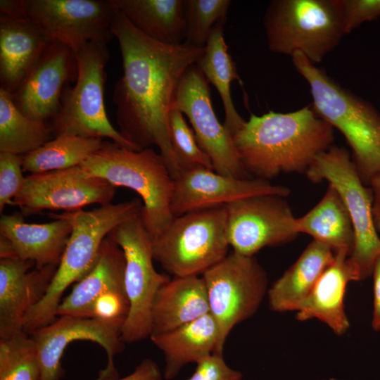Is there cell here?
<instances>
[{
	"instance_id": "1",
	"label": "cell",
	"mask_w": 380,
	"mask_h": 380,
	"mask_svg": "<svg viewBox=\"0 0 380 380\" xmlns=\"http://www.w3.org/2000/svg\"><path fill=\"white\" fill-rule=\"evenodd\" d=\"M112 30L123 69L113 96L119 132L139 150L156 146L175 179L179 170L170 143L169 115L180 80L205 46L153 40L116 8Z\"/></svg>"
},
{
	"instance_id": "2",
	"label": "cell",
	"mask_w": 380,
	"mask_h": 380,
	"mask_svg": "<svg viewBox=\"0 0 380 380\" xmlns=\"http://www.w3.org/2000/svg\"><path fill=\"white\" fill-rule=\"evenodd\" d=\"M334 128L312 105L282 113L251 114L232 135L247 173L268 180L281 172H306L334 141Z\"/></svg>"
},
{
	"instance_id": "3",
	"label": "cell",
	"mask_w": 380,
	"mask_h": 380,
	"mask_svg": "<svg viewBox=\"0 0 380 380\" xmlns=\"http://www.w3.org/2000/svg\"><path fill=\"white\" fill-rule=\"evenodd\" d=\"M137 198L110 203L91 210L49 213L53 219L66 221L71 234L56 272L42 299L27 313L23 330L32 334L55 319L64 291L81 280L95 265L104 239L118 225L141 213Z\"/></svg>"
},
{
	"instance_id": "4",
	"label": "cell",
	"mask_w": 380,
	"mask_h": 380,
	"mask_svg": "<svg viewBox=\"0 0 380 380\" xmlns=\"http://www.w3.org/2000/svg\"><path fill=\"white\" fill-rule=\"evenodd\" d=\"M291 58L296 71L310 87L315 112L343 134L362 182L369 186L380 174V113L301 53Z\"/></svg>"
},
{
	"instance_id": "5",
	"label": "cell",
	"mask_w": 380,
	"mask_h": 380,
	"mask_svg": "<svg viewBox=\"0 0 380 380\" xmlns=\"http://www.w3.org/2000/svg\"><path fill=\"white\" fill-rule=\"evenodd\" d=\"M89 176L102 178L115 186H124L141 198V217L152 240L174 217L170 204L175 179L161 154L151 148L133 151L113 141L102 146L80 165Z\"/></svg>"
},
{
	"instance_id": "6",
	"label": "cell",
	"mask_w": 380,
	"mask_h": 380,
	"mask_svg": "<svg viewBox=\"0 0 380 380\" xmlns=\"http://www.w3.org/2000/svg\"><path fill=\"white\" fill-rule=\"evenodd\" d=\"M269 49L320 63L346 34L338 0H274L264 16Z\"/></svg>"
},
{
	"instance_id": "7",
	"label": "cell",
	"mask_w": 380,
	"mask_h": 380,
	"mask_svg": "<svg viewBox=\"0 0 380 380\" xmlns=\"http://www.w3.org/2000/svg\"><path fill=\"white\" fill-rule=\"evenodd\" d=\"M225 205L174 217L152 240L153 259L174 277L203 275L228 255Z\"/></svg>"
},
{
	"instance_id": "8",
	"label": "cell",
	"mask_w": 380,
	"mask_h": 380,
	"mask_svg": "<svg viewBox=\"0 0 380 380\" xmlns=\"http://www.w3.org/2000/svg\"><path fill=\"white\" fill-rule=\"evenodd\" d=\"M107 43L89 42L75 53L77 77L73 88L62 96L61 106L49 125L54 137L63 134L84 138H107L133 151H140L109 121L104 102Z\"/></svg>"
},
{
	"instance_id": "9",
	"label": "cell",
	"mask_w": 380,
	"mask_h": 380,
	"mask_svg": "<svg viewBox=\"0 0 380 380\" xmlns=\"http://www.w3.org/2000/svg\"><path fill=\"white\" fill-rule=\"evenodd\" d=\"M305 173L313 182L327 180L341 197L355 234L353 251L348 258L360 281L368 278L380 255V238L372 216V188L363 184L349 153L343 147L332 146L318 155Z\"/></svg>"
},
{
	"instance_id": "10",
	"label": "cell",
	"mask_w": 380,
	"mask_h": 380,
	"mask_svg": "<svg viewBox=\"0 0 380 380\" xmlns=\"http://www.w3.org/2000/svg\"><path fill=\"white\" fill-rule=\"evenodd\" d=\"M209 313L218 328L215 354L223 355L231 331L251 318L267 293V276L253 256L234 251L208 270L203 275Z\"/></svg>"
},
{
	"instance_id": "11",
	"label": "cell",
	"mask_w": 380,
	"mask_h": 380,
	"mask_svg": "<svg viewBox=\"0 0 380 380\" xmlns=\"http://www.w3.org/2000/svg\"><path fill=\"white\" fill-rule=\"evenodd\" d=\"M108 236L125 255L124 283L129 308L122 327L121 339L124 343H132L150 337L154 298L170 278L154 267L152 239L141 215L122 222Z\"/></svg>"
},
{
	"instance_id": "12",
	"label": "cell",
	"mask_w": 380,
	"mask_h": 380,
	"mask_svg": "<svg viewBox=\"0 0 380 380\" xmlns=\"http://www.w3.org/2000/svg\"><path fill=\"white\" fill-rule=\"evenodd\" d=\"M30 20L49 42H58L75 53L92 41L113 37L115 7L110 0H26Z\"/></svg>"
},
{
	"instance_id": "13",
	"label": "cell",
	"mask_w": 380,
	"mask_h": 380,
	"mask_svg": "<svg viewBox=\"0 0 380 380\" xmlns=\"http://www.w3.org/2000/svg\"><path fill=\"white\" fill-rule=\"evenodd\" d=\"M125 319L103 320L60 316L53 322L30 334L37 349L41 366L39 380H61L65 374L61 359L68 346L76 341H90L99 344L107 355L106 367L99 373L98 379L118 378L114 357L125 347L121 339L122 327Z\"/></svg>"
},
{
	"instance_id": "14",
	"label": "cell",
	"mask_w": 380,
	"mask_h": 380,
	"mask_svg": "<svg viewBox=\"0 0 380 380\" xmlns=\"http://www.w3.org/2000/svg\"><path fill=\"white\" fill-rule=\"evenodd\" d=\"M185 115L196 141L210 158L214 171L229 177L248 178L232 135L214 111L209 83L196 64L185 72L176 89L172 106Z\"/></svg>"
},
{
	"instance_id": "15",
	"label": "cell",
	"mask_w": 380,
	"mask_h": 380,
	"mask_svg": "<svg viewBox=\"0 0 380 380\" xmlns=\"http://www.w3.org/2000/svg\"><path fill=\"white\" fill-rule=\"evenodd\" d=\"M283 198L259 195L225 205L227 238L233 251L253 256L265 247L284 244L296 237V217Z\"/></svg>"
},
{
	"instance_id": "16",
	"label": "cell",
	"mask_w": 380,
	"mask_h": 380,
	"mask_svg": "<svg viewBox=\"0 0 380 380\" xmlns=\"http://www.w3.org/2000/svg\"><path fill=\"white\" fill-rule=\"evenodd\" d=\"M115 192L116 186L87 175L79 165L27 176L11 205L23 216L44 210L75 211L91 204H110Z\"/></svg>"
},
{
	"instance_id": "17",
	"label": "cell",
	"mask_w": 380,
	"mask_h": 380,
	"mask_svg": "<svg viewBox=\"0 0 380 380\" xmlns=\"http://www.w3.org/2000/svg\"><path fill=\"white\" fill-rule=\"evenodd\" d=\"M289 188L259 178H238L213 170L197 168L180 172L175 179L170 209L174 217L186 213L224 206L259 195L286 197Z\"/></svg>"
},
{
	"instance_id": "18",
	"label": "cell",
	"mask_w": 380,
	"mask_h": 380,
	"mask_svg": "<svg viewBox=\"0 0 380 380\" xmlns=\"http://www.w3.org/2000/svg\"><path fill=\"white\" fill-rule=\"evenodd\" d=\"M77 77L75 52L58 42L44 51L11 95L18 110L27 117L46 122L59 112L63 87Z\"/></svg>"
},
{
	"instance_id": "19",
	"label": "cell",
	"mask_w": 380,
	"mask_h": 380,
	"mask_svg": "<svg viewBox=\"0 0 380 380\" xmlns=\"http://www.w3.org/2000/svg\"><path fill=\"white\" fill-rule=\"evenodd\" d=\"M18 258L0 260V337L23 330L30 310L44 297L58 266L31 270Z\"/></svg>"
},
{
	"instance_id": "20",
	"label": "cell",
	"mask_w": 380,
	"mask_h": 380,
	"mask_svg": "<svg viewBox=\"0 0 380 380\" xmlns=\"http://www.w3.org/2000/svg\"><path fill=\"white\" fill-rule=\"evenodd\" d=\"M70 234V225L61 219L44 224L27 223L20 214L0 219V236L8 242L15 258L32 262L36 268L58 266Z\"/></svg>"
},
{
	"instance_id": "21",
	"label": "cell",
	"mask_w": 380,
	"mask_h": 380,
	"mask_svg": "<svg viewBox=\"0 0 380 380\" xmlns=\"http://www.w3.org/2000/svg\"><path fill=\"white\" fill-rule=\"evenodd\" d=\"M348 257L343 252L335 253L332 262L297 311V319H318L338 336L348 331L350 323L344 308L346 286L350 281H360L358 272Z\"/></svg>"
},
{
	"instance_id": "22",
	"label": "cell",
	"mask_w": 380,
	"mask_h": 380,
	"mask_svg": "<svg viewBox=\"0 0 380 380\" xmlns=\"http://www.w3.org/2000/svg\"><path fill=\"white\" fill-rule=\"evenodd\" d=\"M125 260L122 250L109 236L103 241L92 269L60 303L56 316L91 318L95 300L109 291L125 293Z\"/></svg>"
},
{
	"instance_id": "23",
	"label": "cell",
	"mask_w": 380,
	"mask_h": 380,
	"mask_svg": "<svg viewBox=\"0 0 380 380\" xmlns=\"http://www.w3.org/2000/svg\"><path fill=\"white\" fill-rule=\"evenodd\" d=\"M49 43L30 20L0 14V89L13 94Z\"/></svg>"
},
{
	"instance_id": "24",
	"label": "cell",
	"mask_w": 380,
	"mask_h": 380,
	"mask_svg": "<svg viewBox=\"0 0 380 380\" xmlns=\"http://www.w3.org/2000/svg\"><path fill=\"white\" fill-rule=\"evenodd\" d=\"M208 313V300L202 276L174 277L154 298L151 336L171 331Z\"/></svg>"
},
{
	"instance_id": "25",
	"label": "cell",
	"mask_w": 380,
	"mask_h": 380,
	"mask_svg": "<svg viewBox=\"0 0 380 380\" xmlns=\"http://www.w3.org/2000/svg\"><path fill=\"white\" fill-rule=\"evenodd\" d=\"M334 256L329 246L313 240L268 289L270 308L278 312L298 311Z\"/></svg>"
},
{
	"instance_id": "26",
	"label": "cell",
	"mask_w": 380,
	"mask_h": 380,
	"mask_svg": "<svg viewBox=\"0 0 380 380\" xmlns=\"http://www.w3.org/2000/svg\"><path fill=\"white\" fill-rule=\"evenodd\" d=\"M152 343L165 358L163 376L175 378L189 363H198L215 353L219 338L217 325L213 316H204L171 331L151 335Z\"/></svg>"
},
{
	"instance_id": "27",
	"label": "cell",
	"mask_w": 380,
	"mask_h": 380,
	"mask_svg": "<svg viewBox=\"0 0 380 380\" xmlns=\"http://www.w3.org/2000/svg\"><path fill=\"white\" fill-rule=\"evenodd\" d=\"M139 31L167 44L185 42L184 0H110Z\"/></svg>"
},
{
	"instance_id": "28",
	"label": "cell",
	"mask_w": 380,
	"mask_h": 380,
	"mask_svg": "<svg viewBox=\"0 0 380 380\" xmlns=\"http://www.w3.org/2000/svg\"><path fill=\"white\" fill-rule=\"evenodd\" d=\"M298 233L312 236L329 246L334 253L351 255L355 234L349 213L338 191L331 185L320 201L303 216L296 218Z\"/></svg>"
},
{
	"instance_id": "29",
	"label": "cell",
	"mask_w": 380,
	"mask_h": 380,
	"mask_svg": "<svg viewBox=\"0 0 380 380\" xmlns=\"http://www.w3.org/2000/svg\"><path fill=\"white\" fill-rule=\"evenodd\" d=\"M224 23H217L213 29L205 46V51L196 65L208 83L217 89L224 107V127L233 135L246 121L236 111L231 96V83L241 81L236 65L228 52L224 37Z\"/></svg>"
},
{
	"instance_id": "30",
	"label": "cell",
	"mask_w": 380,
	"mask_h": 380,
	"mask_svg": "<svg viewBox=\"0 0 380 380\" xmlns=\"http://www.w3.org/2000/svg\"><path fill=\"white\" fill-rule=\"evenodd\" d=\"M102 139L63 134L23 156V170L30 175L79 166L101 148Z\"/></svg>"
},
{
	"instance_id": "31",
	"label": "cell",
	"mask_w": 380,
	"mask_h": 380,
	"mask_svg": "<svg viewBox=\"0 0 380 380\" xmlns=\"http://www.w3.org/2000/svg\"><path fill=\"white\" fill-rule=\"evenodd\" d=\"M53 136L50 125L25 115L11 94L0 89V152L24 156L51 140Z\"/></svg>"
},
{
	"instance_id": "32",
	"label": "cell",
	"mask_w": 380,
	"mask_h": 380,
	"mask_svg": "<svg viewBox=\"0 0 380 380\" xmlns=\"http://www.w3.org/2000/svg\"><path fill=\"white\" fill-rule=\"evenodd\" d=\"M41 366L32 336L23 330L0 337V380H39Z\"/></svg>"
},
{
	"instance_id": "33",
	"label": "cell",
	"mask_w": 380,
	"mask_h": 380,
	"mask_svg": "<svg viewBox=\"0 0 380 380\" xmlns=\"http://www.w3.org/2000/svg\"><path fill=\"white\" fill-rule=\"evenodd\" d=\"M230 4V0H184V42L204 47L213 27L225 23Z\"/></svg>"
},
{
	"instance_id": "34",
	"label": "cell",
	"mask_w": 380,
	"mask_h": 380,
	"mask_svg": "<svg viewBox=\"0 0 380 380\" xmlns=\"http://www.w3.org/2000/svg\"><path fill=\"white\" fill-rule=\"evenodd\" d=\"M169 132L179 174L197 168L214 170L210 158L198 146L194 132L186 122L184 114L174 106H172L169 115Z\"/></svg>"
},
{
	"instance_id": "35",
	"label": "cell",
	"mask_w": 380,
	"mask_h": 380,
	"mask_svg": "<svg viewBox=\"0 0 380 380\" xmlns=\"http://www.w3.org/2000/svg\"><path fill=\"white\" fill-rule=\"evenodd\" d=\"M23 156L0 152V212L11 204L22 189L26 177L23 175Z\"/></svg>"
},
{
	"instance_id": "36",
	"label": "cell",
	"mask_w": 380,
	"mask_h": 380,
	"mask_svg": "<svg viewBox=\"0 0 380 380\" xmlns=\"http://www.w3.org/2000/svg\"><path fill=\"white\" fill-rule=\"evenodd\" d=\"M346 34L380 17V0H338Z\"/></svg>"
},
{
	"instance_id": "37",
	"label": "cell",
	"mask_w": 380,
	"mask_h": 380,
	"mask_svg": "<svg viewBox=\"0 0 380 380\" xmlns=\"http://www.w3.org/2000/svg\"><path fill=\"white\" fill-rule=\"evenodd\" d=\"M242 374L226 363L223 355L213 353L196 363L187 380H241Z\"/></svg>"
},
{
	"instance_id": "38",
	"label": "cell",
	"mask_w": 380,
	"mask_h": 380,
	"mask_svg": "<svg viewBox=\"0 0 380 380\" xmlns=\"http://www.w3.org/2000/svg\"><path fill=\"white\" fill-rule=\"evenodd\" d=\"M129 305L127 296L118 291H109L99 297L93 304L91 318L103 320L125 319Z\"/></svg>"
},
{
	"instance_id": "39",
	"label": "cell",
	"mask_w": 380,
	"mask_h": 380,
	"mask_svg": "<svg viewBox=\"0 0 380 380\" xmlns=\"http://www.w3.org/2000/svg\"><path fill=\"white\" fill-rule=\"evenodd\" d=\"M162 375L158 365L151 359L143 360L134 370L122 378L106 380H161ZM96 380H100L96 379Z\"/></svg>"
},
{
	"instance_id": "40",
	"label": "cell",
	"mask_w": 380,
	"mask_h": 380,
	"mask_svg": "<svg viewBox=\"0 0 380 380\" xmlns=\"http://www.w3.org/2000/svg\"><path fill=\"white\" fill-rule=\"evenodd\" d=\"M372 275L373 276L374 307L372 327L374 331L380 330V255L376 258Z\"/></svg>"
},
{
	"instance_id": "41",
	"label": "cell",
	"mask_w": 380,
	"mask_h": 380,
	"mask_svg": "<svg viewBox=\"0 0 380 380\" xmlns=\"http://www.w3.org/2000/svg\"><path fill=\"white\" fill-rule=\"evenodd\" d=\"M0 14L18 20H30L26 0H1Z\"/></svg>"
},
{
	"instance_id": "42",
	"label": "cell",
	"mask_w": 380,
	"mask_h": 380,
	"mask_svg": "<svg viewBox=\"0 0 380 380\" xmlns=\"http://www.w3.org/2000/svg\"><path fill=\"white\" fill-rule=\"evenodd\" d=\"M369 186L373 191V220L377 233L380 234V174L372 179Z\"/></svg>"
}]
</instances>
